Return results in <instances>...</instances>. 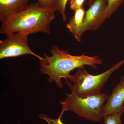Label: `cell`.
I'll return each mask as SVG.
<instances>
[{
  "label": "cell",
  "mask_w": 124,
  "mask_h": 124,
  "mask_svg": "<svg viewBox=\"0 0 124 124\" xmlns=\"http://www.w3.org/2000/svg\"><path fill=\"white\" fill-rule=\"evenodd\" d=\"M50 51L51 56L44 54L45 59L40 61V73L48 76L49 82H55L60 89L63 87L61 79H68L70 72L74 69L85 65L97 69L96 65L102 63V59L98 55L90 57L84 54L71 55L67 50L59 49L56 45L52 46Z\"/></svg>",
  "instance_id": "obj_1"
},
{
  "label": "cell",
  "mask_w": 124,
  "mask_h": 124,
  "mask_svg": "<svg viewBox=\"0 0 124 124\" xmlns=\"http://www.w3.org/2000/svg\"><path fill=\"white\" fill-rule=\"evenodd\" d=\"M56 11L55 7L44 8L38 2L31 3L23 11L2 23L0 33L6 35L17 32L28 35L38 32L49 34Z\"/></svg>",
  "instance_id": "obj_2"
},
{
  "label": "cell",
  "mask_w": 124,
  "mask_h": 124,
  "mask_svg": "<svg viewBox=\"0 0 124 124\" xmlns=\"http://www.w3.org/2000/svg\"><path fill=\"white\" fill-rule=\"evenodd\" d=\"M66 83L71 89V94L66 93L67 98L60 100L62 110L60 116L62 117L64 112L70 111L80 117L94 122H99L102 117V112L104 102L108 100V95L100 92L81 97L76 93L72 84L66 80Z\"/></svg>",
  "instance_id": "obj_3"
},
{
  "label": "cell",
  "mask_w": 124,
  "mask_h": 124,
  "mask_svg": "<svg viewBox=\"0 0 124 124\" xmlns=\"http://www.w3.org/2000/svg\"><path fill=\"white\" fill-rule=\"evenodd\" d=\"M124 63V59L116 63L106 71L97 75H92L85 69V66L78 68L75 74L70 75L68 79L76 93L81 97L101 92L102 88L111 74Z\"/></svg>",
  "instance_id": "obj_4"
},
{
  "label": "cell",
  "mask_w": 124,
  "mask_h": 124,
  "mask_svg": "<svg viewBox=\"0 0 124 124\" xmlns=\"http://www.w3.org/2000/svg\"><path fill=\"white\" fill-rule=\"evenodd\" d=\"M5 39L0 40V59L14 57L29 54L37 58L40 61L44 57L38 55L32 51L28 43L29 35L22 32L7 34Z\"/></svg>",
  "instance_id": "obj_5"
},
{
  "label": "cell",
  "mask_w": 124,
  "mask_h": 124,
  "mask_svg": "<svg viewBox=\"0 0 124 124\" xmlns=\"http://www.w3.org/2000/svg\"><path fill=\"white\" fill-rule=\"evenodd\" d=\"M107 0H94L86 11L84 18L81 33L88 30L95 31L99 28L107 18Z\"/></svg>",
  "instance_id": "obj_6"
},
{
  "label": "cell",
  "mask_w": 124,
  "mask_h": 124,
  "mask_svg": "<svg viewBox=\"0 0 124 124\" xmlns=\"http://www.w3.org/2000/svg\"><path fill=\"white\" fill-rule=\"evenodd\" d=\"M124 76L121 77L111 95L108 97L106 103L103 107L102 117L112 113L121 115L124 111Z\"/></svg>",
  "instance_id": "obj_7"
},
{
  "label": "cell",
  "mask_w": 124,
  "mask_h": 124,
  "mask_svg": "<svg viewBox=\"0 0 124 124\" xmlns=\"http://www.w3.org/2000/svg\"><path fill=\"white\" fill-rule=\"evenodd\" d=\"M29 0H0V21L3 23L28 6Z\"/></svg>",
  "instance_id": "obj_8"
},
{
  "label": "cell",
  "mask_w": 124,
  "mask_h": 124,
  "mask_svg": "<svg viewBox=\"0 0 124 124\" xmlns=\"http://www.w3.org/2000/svg\"><path fill=\"white\" fill-rule=\"evenodd\" d=\"M85 11L84 7L75 11V14L67 23L66 27L77 41H81V33Z\"/></svg>",
  "instance_id": "obj_9"
},
{
  "label": "cell",
  "mask_w": 124,
  "mask_h": 124,
  "mask_svg": "<svg viewBox=\"0 0 124 124\" xmlns=\"http://www.w3.org/2000/svg\"><path fill=\"white\" fill-rule=\"evenodd\" d=\"M124 0H107V17L110 18L117 8L122 4Z\"/></svg>",
  "instance_id": "obj_10"
},
{
  "label": "cell",
  "mask_w": 124,
  "mask_h": 124,
  "mask_svg": "<svg viewBox=\"0 0 124 124\" xmlns=\"http://www.w3.org/2000/svg\"><path fill=\"white\" fill-rule=\"evenodd\" d=\"M56 11L60 12L62 18L64 22L67 21L66 8L68 0H54Z\"/></svg>",
  "instance_id": "obj_11"
},
{
  "label": "cell",
  "mask_w": 124,
  "mask_h": 124,
  "mask_svg": "<svg viewBox=\"0 0 124 124\" xmlns=\"http://www.w3.org/2000/svg\"><path fill=\"white\" fill-rule=\"evenodd\" d=\"M121 116L117 113H112L105 116L103 117L104 124H122Z\"/></svg>",
  "instance_id": "obj_12"
},
{
  "label": "cell",
  "mask_w": 124,
  "mask_h": 124,
  "mask_svg": "<svg viewBox=\"0 0 124 124\" xmlns=\"http://www.w3.org/2000/svg\"><path fill=\"white\" fill-rule=\"evenodd\" d=\"M40 119L46 121L48 124H64L61 120L62 117L59 116L57 119L52 118L48 116L44 113H41L38 116Z\"/></svg>",
  "instance_id": "obj_13"
},
{
  "label": "cell",
  "mask_w": 124,
  "mask_h": 124,
  "mask_svg": "<svg viewBox=\"0 0 124 124\" xmlns=\"http://www.w3.org/2000/svg\"><path fill=\"white\" fill-rule=\"evenodd\" d=\"M85 0H70V8L74 11L83 7Z\"/></svg>",
  "instance_id": "obj_14"
},
{
  "label": "cell",
  "mask_w": 124,
  "mask_h": 124,
  "mask_svg": "<svg viewBox=\"0 0 124 124\" xmlns=\"http://www.w3.org/2000/svg\"><path fill=\"white\" fill-rule=\"evenodd\" d=\"M38 2L41 7L44 8L55 7L54 0H38Z\"/></svg>",
  "instance_id": "obj_15"
},
{
  "label": "cell",
  "mask_w": 124,
  "mask_h": 124,
  "mask_svg": "<svg viewBox=\"0 0 124 124\" xmlns=\"http://www.w3.org/2000/svg\"><path fill=\"white\" fill-rule=\"evenodd\" d=\"M94 0H88L89 5V6H90L93 4Z\"/></svg>",
  "instance_id": "obj_16"
}]
</instances>
